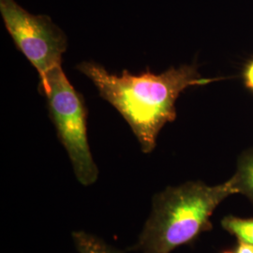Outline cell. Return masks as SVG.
Masks as SVG:
<instances>
[{
    "mask_svg": "<svg viewBox=\"0 0 253 253\" xmlns=\"http://www.w3.org/2000/svg\"><path fill=\"white\" fill-rule=\"evenodd\" d=\"M76 68L126 120L145 154L155 149L163 126L177 118L175 103L181 93L221 79L203 77L195 65L171 67L160 74L147 68L138 75L126 70L116 75L94 61H84Z\"/></svg>",
    "mask_w": 253,
    "mask_h": 253,
    "instance_id": "1",
    "label": "cell"
},
{
    "mask_svg": "<svg viewBox=\"0 0 253 253\" xmlns=\"http://www.w3.org/2000/svg\"><path fill=\"white\" fill-rule=\"evenodd\" d=\"M235 194L232 177L217 185L197 180L167 187L154 195L149 217L129 251L172 253L182 246L192 244L212 229L213 213Z\"/></svg>",
    "mask_w": 253,
    "mask_h": 253,
    "instance_id": "2",
    "label": "cell"
},
{
    "mask_svg": "<svg viewBox=\"0 0 253 253\" xmlns=\"http://www.w3.org/2000/svg\"><path fill=\"white\" fill-rule=\"evenodd\" d=\"M39 90L47 100L49 117L77 180L85 187L93 185L99 177V169L88 144L87 108L83 95L70 83L62 66L40 80Z\"/></svg>",
    "mask_w": 253,
    "mask_h": 253,
    "instance_id": "3",
    "label": "cell"
},
{
    "mask_svg": "<svg viewBox=\"0 0 253 253\" xmlns=\"http://www.w3.org/2000/svg\"><path fill=\"white\" fill-rule=\"evenodd\" d=\"M0 13L15 46L36 69L40 80L62 66L68 40L47 15H34L15 0H0Z\"/></svg>",
    "mask_w": 253,
    "mask_h": 253,
    "instance_id": "4",
    "label": "cell"
},
{
    "mask_svg": "<svg viewBox=\"0 0 253 253\" xmlns=\"http://www.w3.org/2000/svg\"><path fill=\"white\" fill-rule=\"evenodd\" d=\"M232 178L237 194L244 195L253 205V147L238 157Z\"/></svg>",
    "mask_w": 253,
    "mask_h": 253,
    "instance_id": "5",
    "label": "cell"
},
{
    "mask_svg": "<svg viewBox=\"0 0 253 253\" xmlns=\"http://www.w3.org/2000/svg\"><path fill=\"white\" fill-rule=\"evenodd\" d=\"M72 236L78 253H123L97 235L84 231L73 232Z\"/></svg>",
    "mask_w": 253,
    "mask_h": 253,
    "instance_id": "6",
    "label": "cell"
},
{
    "mask_svg": "<svg viewBox=\"0 0 253 253\" xmlns=\"http://www.w3.org/2000/svg\"><path fill=\"white\" fill-rule=\"evenodd\" d=\"M221 226L237 242L253 246V218H243L229 215L221 219Z\"/></svg>",
    "mask_w": 253,
    "mask_h": 253,
    "instance_id": "7",
    "label": "cell"
},
{
    "mask_svg": "<svg viewBox=\"0 0 253 253\" xmlns=\"http://www.w3.org/2000/svg\"><path fill=\"white\" fill-rule=\"evenodd\" d=\"M243 81L245 86L253 93V57L245 65L243 70Z\"/></svg>",
    "mask_w": 253,
    "mask_h": 253,
    "instance_id": "8",
    "label": "cell"
},
{
    "mask_svg": "<svg viewBox=\"0 0 253 253\" xmlns=\"http://www.w3.org/2000/svg\"><path fill=\"white\" fill-rule=\"evenodd\" d=\"M235 253H253V246L238 242L235 250Z\"/></svg>",
    "mask_w": 253,
    "mask_h": 253,
    "instance_id": "9",
    "label": "cell"
},
{
    "mask_svg": "<svg viewBox=\"0 0 253 253\" xmlns=\"http://www.w3.org/2000/svg\"><path fill=\"white\" fill-rule=\"evenodd\" d=\"M235 253V251L233 252V251H225V252H223V253Z\"/></svg>",
    "mask_w": 253,
    "mask_h": 253,
    "instance_id": "10",
    "label": "cell"
}]
</instances>
